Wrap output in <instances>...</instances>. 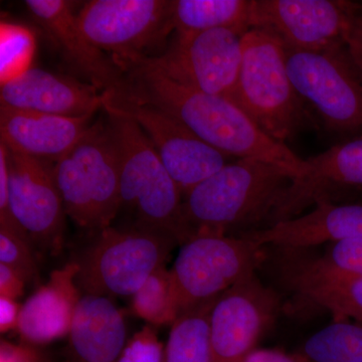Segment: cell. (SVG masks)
<instances>
[{
  "instance_id": "cell-1",
  "label": "cell",
  "mask_w": 362,
  "mask_h": 362,
  "mask_svg": "<svg viewBox=\"0 0 362 362\" xmlns=\"http://www.w3.org/2000/svg\"><path fill=\"white\" fill-rule=\"evenodd\" d=\"M119 68L122 71L120 85L109 90L165 112L226 156L275 164L295 180L308 170L306 160L287 144L265 134L232 100L180 84L142 61Z\"/></svg>"
},
{
  "instance_id": "cell-2",
  "label": "cell",
  "mask_w": 362,
  "mask_h": 362,
  "mask_svg": "<svg viewBox=\"0 0 362 362\" xmlns=\"http://www.w3.org/2000/svg\"><path fill=\"white\" fill-rule=\"evenodd\" d=\"M295 176L269 162L238 159L183 195L190 238L199 233L240 235L270 226Z\"/></svg>"
},
{
  "instance_id": "cell-3",
  "label": "cell",
  "mask_w": 362,
  "mask_h": 362,
  "mask_svg": "<svg viewBox=\"0 0 362 362\" xmlns=\"http://www.w3.org/2000/svg\"><path fill=\"white\" fill-rule=\"evenodd\" d=\"M104 111L120 168L119 214L123 211L131 220L123 228L158 233L181 246L189 239L182 192L144 131L118 112Z\"/></svg>"
},
{
  "instance_id": "cell-4",
  "label": "cell",
  "mask_w": 362,
  "mask_h": 362,
  "mask_svg": "<svg viewBox=\"0 0 362 362\" xmlns=\"http://www.w3.org/2000/svg\"><path fill=\"white\" fill-rule=\"evenodd\" d=\"M242 47L239 80L230 100L265 134L286 144L301 127L304 102L290 80L285 45L266 30L250 28Z\"/></svg>"
},
{
  "instance_id": "cell-5",
  "label": "cell",
  "mask_w": 362,
  "mask_h": 362,
  "mask_svg": "<svg viewBox=\"0 0 362 362\" xmlns=\"http://www.w3.org/2000/svg\"><path fill=\"white\" fill-rule=\"evenodd\" d=\"M66 216L86 230L112 226L120 211V168L107 125L96 123L54 163Z\"/></svg>"
},
{
  "instance_id": "cell-6",
  "label": "cell",
  "mask_w": 362,
  "mask_h": 362,
  "mask_svg": "<svg viewBox=\"0 0 362 362\" xmlns=\"http://www.w3.org/2000/svg\"><path fill=\"white\" fill-rule=\"evenodd\" d=\"M175 240L158 233L108 226L78 261L77 284L85 295L132 297L157 269L165 266Z\"/></svg>"
},
{
  "instance_id": "cell-7",
  "label": "cell",
  "mask_w": 362,
  "mask_h": 362,
  "mask_svg": "<svg viewBox=\"0 0 362 362\" xmlns=\"http://www.w3.org/2000/svg\"><path fill=\"white\" fill-rule=\"evenodd\" d=\"M293 87L324 127L339 134L362 132V76L346 47L300 51L285 47Z\"/></svg>"
},
{
  "instance_id": "cell-8",
  "label": "cell",
  "mask_w": 362,
  "mask_h": 362,
  "mask_svg": "<svg viewBox=\"0 0 362 362\" xmlns=\"http://www.w3.org/2000/svg\"><path fill=\"white\" fill-rule=\"evenodd\" d=\"M264 247L249 238L214 233H199L183 243L170 269L180 315L214 301L256 272Z\"/></svg>"
},
{
  "instance_id": "cell-9",
  "label": "cell",
  "mask_w": 362,
  "mask_h": 362,
  "mask_svg": "<svg viewBox=\"0 0 362 362\" xmlns=\"http://www.w3.org/2000/svg\"><path fill=\"white\" fill-rule=\"evenodd\" d=\"M77 21L86 39L119 66L148 58L147 52L173 32V1L93 0L80 9Z\"/></svg>"
},
{
  "instance_id": "cell-10",
  "label": "cell",
  "mask_w": 362,
  "mask_h": 362,
  "mask_svg": "<svg viewBox=\"0 0 362 362\" xmlns=\"http://www.w3.org/2000/svg\"><path fill=\"white\" fill-rule=\"evenodd\" d=\"M245 33L218 28L175 35L164 52L137 61L148 64L180 84L230 100L239 80Z\"/></svg>"
},
{
  "instance_id": "cell-11",
  "label": "cell",
  "mask_w": 362,
  "mask_h": 362,
  "mask_svg": "<svg viewBox=\"0 0 362 362\" xmlns=\"http://www.w3.org/2000/svg\"><path fill=\"white\" fill-rule=\"evenodd\" d=\"M103 110L134 121L149 138L182 194L221 170L228 156L202 141L165 112L105 90Z\"/></svg>"
},
{
  "instance_id": "cell-12",
  "label": "cell",
  "mask_w": 362,
  "mask_h": 362,
  "mask_svg": "<svg viewBox=\"0 0 362 362\" xmlns=\"http://www.w3.org/2000/svg\"><path fill=\"white\" fill-rule=\"evenodd\" d=\"M359 4L341 0H252L250 28L278 37L300 51L345 45V35Z\"/></svg>"
},
{
  "instance_id": "cell-13",
  "label": "cell",
  "mask_w": 362,
  "mask_h": 362,
  "mask_svg": "<svg viewBox=\"0 0 362 362\" xmlns=\"http://www.w3.org/2000/svg\"><path fill=\"white\" fill-rule=\"evenodd\" d=\"M280 307L277 293L264 285L256 272L221 294L209 314L213 362H237L256 349Z\"/></svg>"
},
{
  "instance_id": "cell-14",
  "label": "cell",
  "mask_w": 362,
  "mask_h": 362,
  "mask_svg": "<svg viewBox=\"0 0 362 362\" xmlns=\"http://www.w3.org/2000/svg\"><path fill=\"white\" fill-rule=\"evenodd\" d=\"M7 164L14 218L30 240L45 250L59 251L63 246L66 214L54 163L7 149Z\"/></svg>"
},
{
  "instance_id": "cell-15",
  "label": "cell",
  "mask_w": 362,
  "mask_h": 362,
  "mask_svg": "<svg viewBox=\"0 0 362 362\" xmlns=\"http://www.w3.org/2000/svg\"><path fill=\"white\" fill-rule=\"evenodd\" d=\"M104 92L90 83L30 68L1 84L0 104L13 110L65 117L94 116Z\"/></svg>"
},
{
  "instance_id": "cell-16",
  "label": "cell",
  "mask_w": 362,
  "mask_h": 362,
  "mask_svg": "<svg viewBox=\"0 0 362 362\" xmlns=\"http://www.w3.org/2000/svg\"><path fill=\"white\" fill-rule=\"evenodd\" d=\"M306 161L308 170L293 180L270 226L300 216L317 202L330 201L339 190L362 187V136L333 145Z\"/></svg>"
},
{
  "instance_id": "cell-17",
  "label": "cell",
  "mask_w": 362,
  "mask_h": 362,
  "mask_svg": "<svg viewBox=\"0 0 362 362\" xmlns=\"http://www.w3.org/2000/svg\"><path fill=\"white\" fill-rule=\"evenodd\" d=\"M261 246L304 250L338 240L362 239V204L317 202L309 213L243 235Z\"/></svg>"
},
{
  "instance_id": "cell-18",
  "label": "cell",
  "mask_w": 362,
  "mask_h": 362,
  "mask_svg": "<svg viewBox=\"0 0 362 362\" xmlns=\"http://www.w3.org/2000/svg\"><path fill=\"white\" fill-rule=\"evenodd\" d=\"M25 6L57 45L69 63L100 90L116 89L122 71L107 52L86 39L74 13L73 4L65 0H28Z\"/></svg>"
},
{
  "instance_id": "cell-19",
  "label": "cell",
  "mask_w": 362,
  "mask_h": 362,
  "mask_svg": "<svg viewBox=\"0 0 362 362\" xmlns=\"http://www.w3.org/2000/svg\"><path fill=\"white\" fill-rule=\"evenodd\" d=\"M92 117H65L0 106L1 142L9 151L54 163L87 133Z\"/></svg>"
},
{
  "instance_id": "cell-20",
  "label": "cell",
  "mask_w": 362,
  "mask_h": 362,
  "mask_svg": "<svg viewBox=\"0 0 362 362\" xmlns=\"http://www.w3.org/2000/svg\"><path fill=\"white\" fill-rule=\"evenodd\" d=\"M78 272L77 262L52 271L49 281L23 304L16 331L25 344L44 345L69 337L82 298Z\"/></svg>"
},
{
  "instance_id": "cell-21",
  "label": "cell",
  "mask_w": 362,
  "mask_h": 362,
  "mask_svg": "<svg viewBox=\"0 0 362 362\" xmlns=\"http://www.w3.org/2000/svg\"><path fill=\"white\" fill-rule=\"evenodd\" d=\"M126 343L125 317L113 299L84 294L69 333L68 362H116Z\"/></svg>"
},
{
  "instance_id": "cell-22",
  "label": "cell",
  "mask_w": 362,
  "mask_h": 362,
  "mask_svg": "<svg viewBox=\"0 0 362 362\" xmlns=\"http://www.w3.org/2000/svg\"><path fill=\"white\" fill-rule=\"evenodd\" d=\"M284 252L291 256L284 259V281L300 300L327 311L333 321L362 322V277L319 270L302 257L295 259Z\"/></svg>"
},
{
  "instance_id": "cell-23",
  "label": "cell",
  "mask_w": 362,
  "mask_h": 362,
  "mask_svg": "<svg viewBox=\"0 0 362 362\" xmlns=\"http://www.w3.org/2000/svg\"><path fill=\"white\" fill-rule=\"evenodd\" d=\"M252 0H175L173 28L175 35H192L232 28L250 30Z\"/></svg>"
},
{
  "instance_id": "cell-24",
  "label": "cell",
  "mask_w": 362,
  "mask_h": 362,
  "mask_svg": "<svg viewBox=\"0 0 362 362\" xmlns=\"http://www.w3.org/2000/svg\"><path fill=\"white\" fill-rule=\"evenodd\" d=\"M214 300L177 317L164 346L163 362H213L209 314Z\"/></svg>"
},
{
  "instance_id": "cell-25",
  "label": "cell",
  "mask_w": 362,
  "mask_h": 362,
  "mask_svg": "<svg viewBox=\"0 0 362 362\" xmlns=\"http://www.w3.org/2000/svg\"><path fill=\"white\" fill-rule=\"evenodd\" d=\"M300 356L307 362H362V325L332 321L305 341Z\"/></svg>"
},
{
  "instance_id": "cell-26",
  "label": "cell",
  "mask_w": 362,
  "mask_h": 362,
  "mask_svg": "<svg viewBox=\"0 0 362 362\" xmlns=\"http://www.w3.org/2000/svg\"><path fill=\"white\" fill-rule=\"evenodd\" d=\"M131 309L148 325H173L180 310L170 270L164 266L152 273L131 297Z\"/></svg>"
},
{
  "instance_id": "cell-27",
  "label": "cell",
  "mask_w": 362,
  "mask_h": 362,
  "mask_svg": "<svg viewBox=\"0 0 362 362\" xmlns=\"http://www.w3.org/2000/svg\"><path fill=\"white\" fill-rule=\"evenodd\" d=\"M0 80L1 84L32 68L35 37L25 26L1 23L0 28Z\"/></svg>"
},
{
  "instance_id": "cell-28",
  "label": "cell",
  "mask_w": 362,
  "mask_h": 362,
  "mask_svg": "<svg viewBox=\"0 0 362 362\" xmlns=\"http://www.w3.org/2000/svg\"><path fill=\"white\" fill-rule=\"evenodd\" d=\"M304 259L319 270L337 275L362 277V239L329 243L326 244L321 256L307 257Z\"/></svg>"
},
{
  "instance_id": "cell-29",
  "label": "cell",
  "mask_w": 362,
  "mask_h": 362,
  "mask_svg": "<svg viewBox=\"0 0 362 362\" xmlns=\"http://www.w3.org/2000/svg\"><path fill=\"white\" fill-rule=\"evenodd\" d=\"M0 264L16 271L25 283H39V269L30 240L0 228Z\"/></svg>"
},
{
  "instance_id": "cell-30",
  "label": "cell",
  "mask_w": 362,
  "mask_h": 362,
  "mask_svg": "<svg viewBox=\"0 0 362 362\" xmlns=\"http://www.w3.org/2000/svg\"><path fill=\"white\" fill-rule=\"evenodd\" d=\"M164 345L154 326L148 325L127 340L116 362H163Z\"/></svg>"
},
{
  "instance_id": "cell-31",
  "label": "cell",
  "mask_w": 362,
  "mask_h": 362,
  "mask_svg": "<svg viewBox=\"0 0 362 362\" xmlns=\"http://www.w3.org/2000/svg\"><path fill=\"white\" fill-rule=\"evenodd\" d=\"M0 228L16 233L23 239L30 240L28 233L14 218L9 201L8 164H7V149L0 142Z\"/></svg>"
},
{
  "instance_id": "cell-32",
  "label": "cell",
  "mask_w": 362,
  "mask_h": 362,
  "mask_svg": "<svg viewBox=\"0 0 362 362\" xmlns=\"http://www.w3.org/2000/svg\"><path fill=\"white\" fill-rule=\"evenodd\" d=\"M345 47L350 58L362 76V9H359L345 35Z\"/></svg>"
},
{
  "instance_id": "cell-33",
  "label": "cell",
  "mask_w": 362,
  "mask_h": 362,
  "mask_svg": "<svg viewBox=\"0 0 362 362\" xmlns=\"http://www.w3.org/2000/svg\"><path fill=\"white\" fill-rule=\"evenodd\" d=\"M0 362H47L32 345H16L2 340Z\"/></svg>"
},
{
  "instance_id": "cell-34",
  "label": "cell",
  "mask_w": 362,
  "mask_h": 362,
  "mask_svg": "<svg viewBox=\"0 0 362 362\" xmlns=\"http://www.w3.org/2000/svg\"><path fill=\"white\" fill-rule=\"evenodd\" d=\"M26 283L23 278L4 264H0V297L18 300L25 292Z\"/></svg>"
},
{
  "instance_id": "cell-35",
  "label": "cell",
  "mask_w": 362,
  "mask_h": 362,
  "mask_svg": "<svg viewBox=\"0 0 362 362\" xmlns=\"http://www.w3.org/2000/svg\"><path fill=\"white\" fill-rule=\"evenodd\" d=\"M21 307L16 300L0 297V332L16 330L20 323Z\"/></svg>"
},
{
  "instance_id": "cell-36",
  "label": "cell",
  "mask_w": 362,
  "mask_h": 362,
  "mask_svg": "<svg viewBox=\"0 0 362 362\" xmlns=\"http://www.w3.org/2000/svg\"><path fill=\"white\" fill-rule=\"evenodd\" d=\"M237 362H307L301 356H292L277 349H256Z\"/></svg>"
},
{
  "instance_id": "cell-37",
  "label": "cell",
  "mask_w": 362,
  "mask_h": 362,
  "mask_svg": "<svg viewBox=\"0 0 362 362\" xmlns=\"http://www.w3.org/2000/svg\"><path fill=\"white\" fill-rule=\"evenodd\" d=\"M361 9H362V4H361Z\"/></svg>"
}]
</instances>
